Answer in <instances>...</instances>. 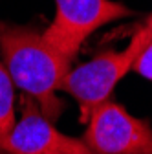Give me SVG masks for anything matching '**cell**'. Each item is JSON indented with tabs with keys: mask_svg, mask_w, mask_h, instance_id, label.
I'll return each instance as SVG.
<instances>
[{
	"mask_svg": "<svg viewBox=\"0 0 152 154\" xmlns=\"http://www.w3.org/2000/svg\"><path fill=\"white\" fill-rule=\"evenodd\" d=\"M0 51L15 86L24 90L50 121L62 112L57 97L71 61L57 51L42 33L0 20Z\"/></svg>",
	"mask_w": 152,
	"mask_h": 154,
	"instance_id": "1",
	"label": "cell"
},
{
	"mask_svg": "<svg viewBox=\"0 0 152 154\" xmlns=\"http://www.w3.org/2000/svg\"><path fill=\"white\" fill-rule=\"evenodd\" d=\"M150 38L152 33L145 26L134 33L125 50L105 51L75 70H70L62 81L61 90L68 92L79 103V121L86 123L92 112L108 101L116 85L132 70L134 61Z\"/></svg>",
	"mask_w": 152,
	"mask_h": 154,
	"instance_id": "2",
	"label": "cell"
},
{
	"mask_svg": "<svg viewBox=\"0 0 152 154\" xmlns=\"http://www.w3.org/2000/svg\"><path fill=\"white\" fill-rule=\"evenodd\" d=\"M55 18L42 35L70 61L97 28L132 15V9L116 0H55Z\"/></svg>",
	"mask_w": 152,
	"mask_h": 154,
	"instance_id": "3",
	"label": "cell"
},
{
	"mask_svg": "<svg viewBox=\"0 0 152 154\" xmlns=\"http://www.w3.org/2000/svg\"><path fill=\"white\" fill-rule=\"evenodd\" d=\"M83 141L93 154H152V128L114 101H105L88 118Z\"/></svg>",
	"mask_w": 152,
	"mask_h": 154,
	"instance_id": "4",
	"label": "cell"
},
{
	"mask_svg": "<svg viewBox=\"0 0 152 154\" xmlns=\"http://www.w3.org/2000/svg\"><path fill=\"white\" fill-rule=\"evenodd\" d=\"M4 154H93L83 140L66 136L41 112L29 97L22 118L15 121L13 130L6 138Z\"/></svg>",
	"mask_w": 152,
	"mask_h": 154,
	"instance_id": "5",
	"label": "cell"
},
{
	"mask_svg": "<svg viewBox=\"0 0 152 154\" xmlns=\"http://www.w3.org/2000/svg\"><path fill=\"white\" fill-rule=\"evenodd\" d=\"M15 85L6 70L0 64V150L15 127Z\"/></svg>",
	"mask_w": 152,
	"mask_h": 154,
	"instance_id": "6",
	"label": "cell"
},
{
	"mask_svg": "<svg viewBox=\"0 0 152 154\" xmlns=\"http://www.w3.org/2000/svg\"><path fill=\"white\" fill-rule=\"evenodd\" d=\"M132 70L136 73H139L141 77H145V79L152 81V38L138 55V59L132 64Z\"/></svg>",
	"mask_w": 152,
	"mask_h": 154,
	"instance_id": "7",
	"label": "cell"
},
{
	"mask_svg": "<svg viewBox=\"0 0 152 154\" xmlns=\"http://www.w3.org/2000/svg\"><path fill=\"white\" fill-rule=\"evenodd\" d=\"M147 28L150 29V33H152V15L148 17V20H147Z\"/></svg>",
	"mask_w": 152,
	"mask_h": 154,
	"instance_id": "8",
	"label": "cell"
}]
</instances>
